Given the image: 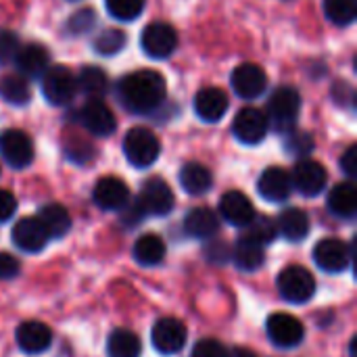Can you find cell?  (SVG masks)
<instances>
[{"mask_svg":"<svg viewBox=\"0 0 357 357\" xmlns=\"http://www.w3.org/2000/svg\"><path fill=\"white\" fill-rule=\"evenodd\" d=\"M167 94V86L161 73L151 69H140L126 75L119 82V98L132 113H153L157 111Z\"/></svg>","mask_w":357,"mask_h":357,"instance_id":"obj_1","label":"cell"},{"mask_svg":"<svg viewBox=\"0 0 357 357\" xmlns=\"http://www.w3.org/2000/svg\"><path fill=\"white\" fill-rule=\"evenodd\" d=\"M123 153L126 159L134 165V167H151L161 153V144L159 138L146 130V128H132L126 138H123Z\"/></svg>","mask_w":357,"mask_h":357,"instance_id":"obj_2","label":"cell"},{"mask_svg":"<svg viewBox=\"0 0 357 357\" xmlns=\"http://www.w3.org/2000/svg\"><path fill=\"white\" fill-rule=\"evenodd\" d=\"M278 293L289 303H307L316 293V278L303 266H289L278 274Z\"/></svg>","mask_w":357,"mask_h":357,"instance_id":"obj_3","label":"cell"},{"mask_svg":"<svg viewBox=\"0 0 357 357\" xmlns=\"http://www.w3.org/2000/svg\"><path fill=\"white\" fill-rule=\"evenodd\" d=\"M301 111V96L295 88H278L270 102H268V121H272V126L278 130V132H291L295 121H297V115Z\"/></svg>","mask_w":357,"mask_h":357,"instance_id":"obj_4","label":"cell"},{"mask_svg":"<svg viewBox=\"0 0 357 357\" xmlns=\"http://www.w3.org/2000/svg\"><path fill=\"white\" fill-rule=\"evenodd\" d=\"M77 92V82L73 77V73L63 67V65H56V67H48L42 75V94L44 98L50 102V105H67L73 100Z\"/></svg>","mask_w":357,"mask_h":357,"instance_id":"obj_5","label":"cell"},{"mask_svg":"<svg viewBox=\"0 0 357 357\" xmlns=\"http://www.w3.org/2000/svg\"><path fill=\"white\" fill-rule=\"evenodd\" d=\"M140 46L151 59H167L178 48V33L169 23H151L140 36Z\"/></svg>","mask_w":357,"mask_h":357,"instance_id":"obj_6","label":"cell"},{"mask_svg":"<svg viewBox=\"0 0 357 357\" xmlns=\"http://www.w3.org/2000/svg\"><path fill=\"white\" fill-rule=\"evenodd\" d=\"M0 155L10 167L23 169L33 161V142L23 130H6L0 134Z\"/></svg>","mask_w":357,"mask_h":357,"instance_id":"obj_7","label":"cell"},{"mask_svg":"<svg viewBox=\"0 0 357 357\" xmlns=\"http://www.w3.org/2000/svg\"><path fill=\"white\" fill-rule=\"evenodd\" d=\"M351 255L354 251L339 238H324L314 249V261L328 274L345 272L351 264Z\"/></svg>","mask_w":357,"mask_h":357,"instance_id":"obj_8","label":"cell"},{"mask_svg":"<svg viewBox=\"0 0 357 357\" xmlns=\"http://www.w3.org/2000/svg\"><path fill=\"white\" fill-rule=\"evenodd\" d=\"M268 128H270V121H268L266 113H261L255 107L241 109L232 123L234 136L245 144H259L266 138Z\"/></svg>","mask_w":357,"mask_h":357,"instance_id":"obj_9","label":"cell"},{"mask_svg":"<svg viewBox=\"0 0 357 357\" xmlns=\"http://www.w3.org/2000/svg\"><path fill=\"white\" fill-rule=\"evenodd\" d=\"M266 331H268V337L274 345L278 347H297L303 337H305V328L303 324L291 316V314H274L268 318L266 322Z\"/></svg>","mask_w":357,"mask_h":357,"instance_id":"obj_10","label":"cell"},{"mask_svg":"<svg viewBox=\"0 0 357 357\" xmlns=\"http://www.w3.org/2000/svg\"><path fill=\"white\" fill-rule=\"evenodd\" d=\"M151 337H153V347L159 354L172 356L186 345V326L178 318H161L155 322Z\"/></svg>","mask_w":357,"mask_h":357,"instance_id":"obj_11","label":"cell"},{"mask_svg":"<svg viewBox=\"0 0 357 357\" xmlns=\"http://www.w3.org/2000/svg\"><path fill=\"white\" fill-rule=\"evenodd\" d=\"M232 88L234 92L245 98V100H251V98H257L259 94H264L266 86H268V75L266 71L255 65V63H243L238 65L234 71H232Z\"/></svg>","mask_w":357,"mask_h":357,"instance_id":"obj_12","label":"cell"},{"mask_svg":"<svg viewBox=\"0 0 357 357\" xmlns=\"http://www.w3.org/2000/svg\"><path fill=\"white\" fill-rule=\"evenodd\" d=\"M144 213L149 215H167L174 209V192L169 184L161 178H151L144 182L138 197Z\"/></svg>","mask_w":357,"mask_h":357,"instance_id":"obj_13","label":"cell"},{"mask_svg":"<svg viewBox=\"0 0 357 357\" xmlns=\"http://www.w3.org/2000/svg\"><path fill=\"white\" fill-rule=\"evenodd\" d=\"M328 174L322 167V163L314 159H301L293 172V186L303 195V197H318L326 188Z\"/></svg>","mask_w":357,"mask_h":357,"instance_id":"obj_14","label":"cell"},{"mask_svg":"<svg viewBox=\"0 0 357 357\" xmlns=\"http://www.w3.org/2000/svg\"><path fill=\"white\" fill-rule=\"evenodd\" d=\"M79 121L94 136H111L117 128L113 111L98 98H92L82 107Z\"/></svg>","mask_w":357,"mask_h":357,"instance_id":"obj_15","label":"cell"},{"mask_svg":"<svg viewBox=\"0 0 357 357\" xmlns=\"http://www.w3.org/2000/svg\"><path fill=\"white\" fill-rule=\"evenodd\" d=\"M94 203L105 209V211H119L128 205L130 201V188L126 186L123 180L115 178V176H107L100 178L94 186Z\"/></svg>","mask_w":357,"mask_h":357,"instance_id":"obj_16","label":"cell"},{"mask_svg":"<svg viewBox=\"0 0 357 357\" xmlns=\"http://www.w3.org/2000/svg\"><path fill=\"white\" fill-rule=\"evenodd\" d=\"M48 232L38 218H23L13 228V243L25 253H40L48 243Z\"/></svg>","mask_w":357,"mask_h":357,"instance_id":"obj_17","label":"cell"},{"mask_svg":"<svg viewBox=\"0 0 357 357\" xmlns=\"http://www.w3.org/2000/svg\"><path fill=\"white\" fill-rule=\"evenodd\" d=\"M220 213L228 224L238 228H245L255 218L253 203L241 190H230L220 199Z\"/></svg>","mask_w":357,"mask_h":357,"instance_id":"obj_18","label":"cell"},{"mask_svg":"<svg viewBox=\"0 0 357 357\" xmlns=\"http://www.w3.org/2000/svg\"><path fill=\"white\" fill-rule=\"evenodd\" d=\"M15 63L23 77H40L50 67V54L46 46L31 42V44L19 46L15 54Z\"/></svg>","mask_w":357,"mask_h":357,"instance_id":"obj_19","label":"cell"},{"mask_svg":"<svg viewBox=\"0 0 357 357\" xmlns=\"http://www.w3.org/2000/svg\"><path fill=\"white\" fill-rule=\"evenodd\" d=\"M17 345L21 351L29 354V356H36V354H42L50 347L52 343V333L46 324L42 322H36V320H29V322H23L19 324L17 328Z\"/></svg>","mask_w":357,"mask_h":357,"instance_id":"obj_20","label":"cell"},{"mask_svg":"<svg viewBox=\"0 0 357 357\" xmlns=\"http://www.w3.org/2000/svg\"><path fill=\"white\" fill-rule=\"evenodd\" d=\"M293 188L291 176L282 169V167H268L264 169V174L259 176L257 182V190L259 195L270 201V203H282L289 199Z\"/></svg>","mask_w":357,"mask_h":357,"instance_id":"obj_21","label":"cell"},{"mask_svg":"<svg viewBox=\"0 0 357 357\" xmlns=\"http://www.w3.org/2000/svg\"><path fill=\"white\" fill-rule=\"evenodd\" d=\"M195 111L203 121L215 123L228 111V96L220 88H203L195 96Z\"/></svg>","mask_w":357,"mask_h":357,"instance_id":"obj_22","label":"cell"},{"mask_svg":"<svg viewBox=\"0 0 357 357\" xmlns=\"http://www.w3.org/2000/svg\"><path fill=\"white\" fill-rule=\"evenodd\" d=\"M184 230L195 238L207 241L220 232V218L207 207H195L184 218Z\"/></svg>","mask_w":357,"mask_h":357,"instance_id":"obj_23","label":"cell"},{"mask_svg":"<svg viewBox=\"0 0 357 357\" xmlns=\"http://www.w3.org/2000/svg\"><path fill=\"white\" fill-rule=\"evenodd\" d=\"M278 232L291 241V243H299L303 241L307 234H310V218L303 209L299 207H291V209H284L278 218Z\"/></svg>","mask_w":357,"mask_h":357,"instance_id":"obj_24","label":"cell"},{"mask_svg":"<svg viewBox=\"0 0 357 357\" xmlns=\"http://www.w3.org/2000/svg\"><path fill=\"white\" fill-rule=\"evenodd\" d=\"M328 209L333 215L349 220L357 213V190L351 182L337 184L328 195Z\"/></svg>","mask_w":357,"mask_h":357,"instance_id":"obj_25","label":"cell"},{"mask_svg":"<svg viewBox=\"0 0 357 357\" xmlns=\"http://www.w3.org/2000/svg\"><path fill=\"white\" fill-rule=\"evenodd\" d=\"M180 184L188 195L201 197V195L209 192V188L213 186V176L201 163H186L180 169Z\"/></svg>","mask_w":357,"mask_h":357,"instance_id":"obj_26","label":"cell"},{"mask_svg":"<svg viewBox=\"0 0 357 357\" xmlns=\"http://www.w3.org/2000/svg\"><path fill=\"white\" fill-rule=\"evenodd\" d=\"M38 220L42 222L44 230L48 232V236L52 238H63L69 228H71V218H69V211L59 205V203H48L40 209V215Z\"/></svg>","mask_w":357,"mask_h":357,"instance_id":"obj_27","label":"cell"},{"mask_svg":"<svg viewBox=\"0 0 357 357\" xmlns=\"http://www.w3.org/2000/svg\"><path fill=\"white\" fill-rule=\"evenodd\" d=\"M234 264L245 270V272H255L264 266V259H266V253H264V247L247 236H241L236 241V247H234Z\"/></svg>","mask_w":357,"mask_h":357,"instance_id":"obj_28","label":"cell"},{"mask_svg":"<svg viewBox=\"0 0 357 357\" xmlns=\"http://www.w3.org/2000/svg\"><path fill=\"white\" fill-rule=\"evenodd\" d=\"M165 257V243L157 234H142L134 245V259L140 266H157Z\"/></svg>","mask_w":357,"mask_h":357,"instance_id":"obj_29","label":"cell"},{"mask_svg":"<svg viewBox=\"0 0 357 357\" xmlns=\"http://www.w3.org/2000/svg\"><path fill=\"white\" fill-rule=\"evenodd\" d=\"M142 345L140 339L126 328H117L111 333L109 343H107V354L109 357H140Z\"/></svg>","mask_w":357,"mask_h":357,"instance_id":"obj_30","label":"cell"},{"mask_svg":"<svg viewBox=\"0 0 357 357\" xmlns=\"http://www.w3.org/2000/svg\"><path fill=\"white\" fill-rule=\"evenodd\" d=\"M0 96L10 105H27L31 88L23 75H4L0 77Z\"/></svg>","mask_w":357,"mask_h":357,"instance_id":"obj_31","label":"cell"},{"mask_svg":"<svg viewBox=\"0 0 357 357\" xmlns=\"http://www.w3.org/2000/svg\"><path fill=\"white\" fill-rule=\"evenodd\" d=\"M75 82H77V86H79V90H82L84 94L94 96V98L102 96V94L107 92V86H109L107 73H105L100 67H96V65L84 67V69L79 71V77H77Z\"/></svg>","mask_w":357,"mask_h":357,"instance_id":"obj_32","label":"cell"},{"mask_svg":"<svg viewBox=\"0 0 357 357\" xmlns=\"http://www.w3.org/2000/svg\"><path fill=\"white\" fill-rule=\"evenodd\" d=\"M245 228H247L245 236L251 238V241H255V243H259L261 247L274 243L276 236H278V226H276V222H274L272 218H268V215H255Z\"/></svg>","mask_w":357,"mask_h":357,"instance_id":"obj_33","label":"cell"},{"mask_svg":"<svg viewBox=\"0 0 357 357\" xmlns=\"http://www.w3.org/2000/svg\"><path fill=\"white\" fill-rule=\"evenodd\" d=\"M324 13L335 25H351L357 17V0H324Z\"/></svg>","mask_w":357,"mask_h":357,"instance_id":"obj_34","label":"cell"},{"mask_svg":"<svg viewBox=\"0 0 357 357\" xmlns=\"http://www.w3.org/2000/svg\"><path fill=\"white\" fill-rule=\"evenodd\" d=\"M126 42H128V38L121 29H105L94 38L92 46L98 54L111 56V54H117L126 46Z\"/></svg>","mask_w":357,"mask_h":357,"instance_id":"obj_35","label":"cell"},{"mask_svg":"<svg viewBox=\"0 0 357 357\" xmlns=\"http://www.w3.org/2000/svg\"><path fill=\"white\" fill-rule=\"evenodd\" d=\"M109 15L117 21H134L144 10V0H105Z\"/></svg>","mask_w":357,"mask_h":357,"instance_id":"obj_36","label":"cell"},{"mask_svg":"<svg viewBox=\"0 0 357 357\" xmlns=\"http://www.w3.org/2000/svg\"><path fill=\"white\" fill-rule=\"evenodd\" d=\"M284 149L289 155H295V157H307L312 151H314V140L310 134L305 132H295L291 134L289 132V138L284 142Z\"/></svg>","mask_w":357,"mask_h":357,"instance_id":"obj_37","label":"cell"},{"mask_svg":"<svg viewBox=\"0 0 357 357\" xmlns=\"http://www.w3.org/2000/svg\"><path fill=\"white\" fill-rule=\"evenodd\" d=\"M190 357H230V351L215 339H203L192 347Z\"/></svg>","mask_w":357,"mask_h":357,"instance_id":"obj_38","label":"cell"},{"mask_svg":"<svg viewBox=\"0 0 357 357\" xmlns=\"http://www.w3.org/2000/svg\"><path fill=\"white\" fill-rule=\"evenodd\" d=\"M17 50H19L17 36L13 31H8V29H0V65L13 61Z\"/></svg>","mask_w":357,"mask_h":357,"instance_id":"obj_39","label":"cell"},{"mask_svg":"<svg viewBox=\"0 0 357 357\" xmlns=\"http://www.w3.org/2000/svg\"><path fill=\"white\" fill-rule=\"evenodd\" d=\"M96 15H94V10L92 8H82V10H77L71 19H69V23H67V27H69V31H73V33H86L92 25H94V19Z\"/></svg>","mask_w":357,"mask_h":357,"instance_id":"obj_40","label":"cell"},{"mask_svg":"<svg viewBox=\"0 0 357 357\" xmlns=\"http://www.w3.org/2000/svg\"><path fill=\"white\" fill-rule=\"evenodd\" d=\"M21 264L10 253H0V280H10L19 274Z\"/></svg>","mask_w":357,"mask_h":357,"instance_id":"obj_41","label":"cell"},{"mask_svg":"<svg viewBox=\"0 0 357 357\" xmlns=\"http://www.w3.org/2000/svg\"><path fill=\"white\" fill-rule=\"evenodd\" d=\"M17 211V199L8 190H0V222H6Z\"/></svg>","mask_w":357,"mask_h":357,"instance_id":"obj_42","label":"cell"},{"mask_svg":"<svg viewBox=\"0 0 357 357\" xmlns=\"http://www.w3.org/2000/svg\"><path fill=\"white\" fill-rule=\"evenodd\" d=\"M341 169L345 172V176L349 178V180H354L357 176V146H349L345 153H343V157H341Z\"/></svg>","mask_w":357,"mask_h":357,"instance_id":"obj_43","label":"cell"},{"mask_svg":"<svg viewBox=\"0 0 357 357\" xmlns=\"http://www.w3.org/2000/svg\"><path fill=\"white\" fill-rule=\"evenodd\" d=\"M146 213H144V209H142V205H140V201L136 199V201H128V205L123 207V222L132 228L134 224H138V222H142V218H144Z\"/></svg>","mask_w":357,"mask_h":357,"instance_id":"obj_44","label":"cell"},{"mask_svg":"<svg viewBox=\"0 0 357 357\" xmlns=\"http://www.w3.org/2000/svg\"><path fill=\"white\" fill-rule=\"evenodd\" d=\"M207 255H209V259H211V261H226V257H228V249H226L224 245H213V247L207 251Z\"/></svg>","mask_w":357,"mask_h":357,"instance_id":"obj_45","label":"cell"},{"mask_svg":"<svg viewBox=\"0 0 357 357\" xmlns=\"http://www.w3.org/2000/svg\"><path fill=\"white\" fill-rule=\"evenodd\" d=\"M230 357H257V354H253L251 349H245V347H236L230 351Z\"/></svg>","mask_w":357,"mask_h":357,"instance_id":"obj_46","label":"cell"}]
</instances>
